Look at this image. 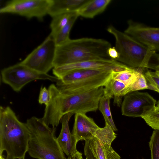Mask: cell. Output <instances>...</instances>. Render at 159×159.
<instances>
[{
	"mask_svg": "<svg viewBox=\"0 0 159 159\" xmlns=\"http://www.w3.org/2000/svg\"><path fill=\"white\" fill-rule=\"evenodd\" d=\"M48 89L50 100L46 106L42 119L47 125H51L52 127H57L62 117L68 113L85 114L96 111L104 93L103 86L72 94L62 93L53 84H51Z\"/></svg>",
	"mask_w": 159,
	"mask_h": 159,
	"instance_id": "cell-1",
	"label": "cell"
},
{
	"mask_svg": "<svg viewBox=\"0 0 159 159\" xmlns=\"http://www.w3.org/2000/svg\"><path fill=\"white\" fill-rule=\"evenodd\" d=\"M30 132L9 106L0 107V155L5 151L6 159L25 158Z\"/></svg>",
	"mask_w": 159,
	"mask_h": 159,
	"instance_id": "cell-2",
	"label": "cell"
},
{
	"mask_svg": "<svg viewBox=\"0 0 159 159\" xmlns=\"http://www.w3.org/2000/svg\"><path fill=\"white\" fill-rule=\"evenodd\" d=\"M111 47L109 42L102 39H70L57 46L54 68L88 60H112L108 53Z\"/></svg>",
	"mask_w": 159,
	"mask_h": 159,
	"instance_id": "cell-3",
	"label": "cell"
},
{
	"mask_svg": "<svg viewBox=\"0 0 159 159\" xmlns=\"http://www.w3.org/2000/svg\"><path fill=\"white\" fill-rule=\"evenodd\" d=\"M115 40L119 56L116 61L133 68L159 70V54L112 25L107 29Z\"/></svg>",
	"mask_w": 159,
	"mask_h": 159,
	"instance_id": "cell-4",
	"label": "cell"
},
{
	"mask_svg": "<svg viewBox=\"0 0 159 159\" xmlns=\"http://www.w3.org/2000/svg\"><path fill=\"white\" fill-rule=\"evenodd\" d=\"M30 132L27 152L38 159H66L56 136V127L50 128L42 118L33 116L26 123Z\"/></svg>",
	"mask_w": 159,
	"mask_h": 159,
	"instance_id": "cell-5",
	"label": "cell"
},
{
	"mask_svg": "<svg viewBox=\"0 0 159 159\" xmlns=\"http://www.w3.org/2000/svg\"><path fill=\"white\" fill-rule=\"evenodd\" d=\"M1 75L2 82L17 92L20 91L27 84L35 80H49L56 83L59 80L55 76L39 72L20 63L3 69Z\"/></svg>",
	"mask_w": 159,
	"mask_h": 159,
	"instance_id": "cell-6",
	"label": "cell"
},
{
	"mask_svg": "<svg viewBox=\"0 0 159 159\" xmlns=\"http://www.w3.org/2000/svg\"><path fill=\"white\" fill-rule=\"evenodd\" d=\"M56 45L49 34L20 63L39 72L47 74L53 67Z\"/></svg>",
	"mask_w": 159,
	"mask_h": 159,
	"instance_id": "cell-7",
	"label": "cell"
},
{
	"mask_svg": "<svg viewBox=\"0 0 159 159\" xmlns=\"http://www.w3.org/2000/svg\"><path fill=\"white\" fill-rule=\"evenodd\" d=\"M52 0H11L0 9L1 13H11L28 19L33 17L42 20L48 14Z\"/></svg>",
	"mask_w": 159,
	"mask_h": 159,
	"instance_id": "cell-8",
	"label": "cell"
},
{
	"mask_svg": "<svg viewBox=\"0 0 159 159\" xmlns=\"http://www.w3.org/2000/svg\"><path fill=\"white\" fill-rule=\"evenodd\" d=\"M156 102V100L148 93L138 91L130 92L125 96L122 103V115L142 117L153 110Z\"/></svg>",
	"mask_w": 159,
	"mask_h": 159,
	"instance_id": "cell-9",
	"label": "cell"
},
{
	"mask_svg": "<svg viewBox=\"0 0 159 159\" xmlns=\"http://www.w3.org/2000/svg\"><path fill=\"white\" fill-rule=\"evenodd\" d=\"M126 65L113 60H90L53 68V74L58 78L72 70L81 69H97L118 72L127 69Z\"/></svg>",
	"mask_w": 159,
	"mask_h": 159,
	"instance_id": "cell-10",
	"label": "cell"
},
{
	"mask_svg": "<svg viewBox=\"0 0 159 159\" xmlns=\"http://www.w3.org/2000/svg\"><path fill=\"white\" fill-rule=\"evenodd\" d=\"M124 32L155 51H159V28L151 27L132 20Z\"/></svg>",
	"mask_w": 159,
	"mask_h": 159,
	"instance_id": "cell-11",
	"label": "cell"
},
{
	"mask_svg": "<svg viewBox=\"0 0 159 159\" xmlns=\"http://www.w3.org/2000/svg\"><path fill=\"white\" fill-rule=\"evenodd\" d=\"M85 141L84 153L86 159H121L111 145L103 143L96 137Z\"/></svg>",
	"mask_w": 159,
	"mask_h": 159,
	"instance_id": "cell-12",
	"label": "cell"
},
{
	"mask_svg": "<svg viewBox=\"0 0 159 159\" xmlns=\"http://www.w3.org/2000/svg\"><path fill=\"white\" fill-rule=\"evenodd\" d=\"M112 73L105 76L84 80L76 83L68 84H56V85L59 91L65 94L86 92L104 86L110 79Z\"/></svg>",
	"mask_w": 159,
	"mask_h": 159,
	"instance_id": "cell-13",
	"label": "cell"
},
{
	"mask_svg": "<svg viewBox=\"0 0 159 159\" xmlns=\"http://www.w3.org/2000/svg\"><path fill=\"white\" fill-rule=\"evenodd\" d=\"M99 127L93 119L85 113L75 114L72 134L78 141L93 137L96 130Z\"/></svg>",
	"mask_w": 159,
	"mask_h": 159,
	"instance_id": "cell-14",
	"label": "cell"
},
{
	"mask_svg": "<svg viewBox=\"0 0 159 159\" xmlns=\"http://www.w3.org/2000/svg\"><path fill=\"white\" fill-rule=\"evenodd\" d=\"M74 114L70 112L65 115L61 121V128L60 133L57 138L58 143L63 152L68 157L71 156L78 151L76 145L78 142L74 136L71 133L69 126V122Z\"/></svg>",
	"mask_w": 159,
	"mask_h": 159,
	"instance_id": "cell-15",
	"label": "cell"
},
{
	"mask_svg": "<svg viewBox=\"0 0 159 159\" xmlns=\"http://www.w3.org/2000/svg\"><path fill=\"white\" fill-rule=\"evenodd\" d=\"M113 71L97 69H81L69 71L60 78L57 84H68L111 74Z\"/></svg>",
	"mask_w": 159,
	"mask_h": 159,
	"instance_id": "cell-16",
	"label": "cell"
},
{
	"mask_svg": "<svg viewBox=\"0 0 159 159\" xmlns=\"http://www.w3.org/2000/svg\"><path fill=\"white\" fill-rule=\"evenodd\" d=\"M88 0H52L48 14L52 17L57 15L77 11Z\"/></svg>",
	"mask_w": 159,
	"mask_h": 159,
	"instance_id": "cell-17",
	"label": "cell"
},
{
	"mask_svg": "<svg viewBox=\"0 0 159 159\" xmlns=\"http://www.w3.org/2000/svg\"><path fill=\"white\" fill-rule=\"evenodd\" d=\"M111 0H88L77 11L79 16L93 18L102 13Z\"/></svg>",
	"mask_w": 159,
	"mask_h": 159,
	"instance_id": "cell-18",
	"label": "cell"
},
{
	"mask_svg": "<svg viewBox=\"0 0 159 159\" xmlns=\"http://www.w3.org/2000/svg\"><path fill=\"white\" fill-rule=\"evenodd\" d=\"M113 96L110 91L106 87L104 88V93L99 102L98 109L102 113L105 123H107L114 131H117L113 121L111 111L110 102Z\"/></svg>",
	"mask_w": 159,
	"mask_h": 159,
	"instance_id": "cell-19",
	"label": "cell"
},
{
	"mask_svg": "<svg viewBox=\"0 0 159 159\" xmlns=\"http://www.w3.org/2000/svg\"><path fill=\"white\" fill-rule=\"evenodd\" d=\"M104 87L108 89L112 93L114 98V103L119 107L121 105L122 98L126 94L127 86L111 77Z\"/></svg>",
	"mask_w": 159,
	"mask_h": 159,
	"instance_id": "cell-20",
	"label": "cell"
},
{
	"mask_svg": "<svg viewBox=\"0 0 159 159\" xmlns=\"http://www.w3.org/2000/svg\"><path fill=\"white\" fill-rule=\"evenodd\" d=\"M139 70V68L134 69L129 67L127 69L120 71H113L111 77L123 83L128 86L136 80Z\"/></svg>",
	"mask_w": 159,
	"mask_h": 159,
	"instance_id": "cell-21",
	"label": "cell"
},
{
	"mask_svg": "<svg viewBox=\"0 0 159 159\" xmlns=\"http://www.w3.org/2000/svg\"><path fill=\"white\" fill-rule=\"evenodd\" d=\"M77 12H74L65 26L54 37L56 46L61 45L69 40L71 30L77 18Z\"/></svg>",
	"mask_w": 159,
	"mask_h": 159,
	"instance_id": "cell-22",
	"label": "cell"
},
{
	"mask_svg": "<svg viewBox=\"0 0 159 159\" xmlns=\"http://www.w3.org/2000/svg\"><path fill=\"white\" fill-rule=\"evenodd\" d=\"M74 12L60 14L52 17L50 24L51 32L50 34L53 38L67 24Z\"/></svg>",
	"mask_w": 159,
	"mask_h": 159,
	"instance_id": "cell-23",
	"label": "cell"
},
{
	"mask_svg": "<svg viewBox=\"0 0 159 159\" xmlns=\"http://www.w3.org/2000/svg\"><path fill=\"white\" fill-rule=\"evenodd\" d=\"M100 141L107 145H111L112 141L116 138V134L111 126L105 123V126L97 129L93 134Z\"/></svg>",
	"mask_w": 159,
	"mask_h": 159,
	"instance_id": "cell-24",
	"label": "cell"
},
{
	"mask_svg": "<svg viewBox=\"0 0 159 159\" xmlns=\"http://www.w3.org/2000/svg\"><path fill=\"white\" fill-rule=\"evenodd\" d=\"M143 69L139 68L136 80L132 84L127 86L126 91V94L131 92L147 89V81L144 75L142 73Z\"/></svg>",
	"mask_w": 159,
	"mask_h": 159,
	"instance_id": "cell-25",
	"label": "cell"
},
{
	"mask_svg": "<svg viewBox=\"0 0 159 159\" xmlns=\"http://www.w3.org/2000/svg\"><path fill=\"white\" fill-rule=\"evenodd\" d=\"M141 117L154 130H159V107L156 106L151 112Z\"/></svg>",
	"mask_w": 159,
	"mask_h": 159,
	"instance_id": "cell-26",
	"label": "cell"
},
{
	"mask_svg": "<svg viewBox=\"0 0 159 159\" xmlns=\"http://www.w3.org/2000/svg\"><path fill=\"white\" fill-rule=\"evenodd\" d=\"M149 145L151 159H159V130H154L150 137Z\"/></svg>",
	"mask_w": 159,
	"mask_h": 159,
	"instance_id": "cell-27",
	"label": "cell"
},
{
	"mask_svg": "<svg viewBox=\"0 0 159 159\" xmlns=\"http://www.w3.org/2000/svg\"><path fill=\"white\" fill-rule=\"evenodd\" d=\"M50 100V95L48 89L45 87L42 86L40 88L39 97V102L40 104L48 105Z\"/></svg>",
	"mask_w": 159,
	"mask_h": 159,
	"instance_id": "cell-28",
	"label": "cell"
},
{
	"mask_svg": "<svg viewBox=\"0 0 159 159\" xmlns=\"http://www.w3.org/2000/svg\"><path fill=\"white\" fill-rule=\"evenodd\" d=\"M144 75L147 81L154 85L158 89L159 92V76L156 74L155 72H152L149 70L146 71Z\"/></svg>",
	"mask_w": 159,
	"mask_h": 159,
	"instance_id": "cell-29",
	"label": "cell"
},
{
	"mask_svg": "<svg viewBox=\"0 0 159 159\" xmlns=\"http://www.w3.org/2000/svg\"><path fill=\"white\" fill-rule=\"evenodd\" d=\"M109 56L113 60L116 61L119 57V53L115 47H111L108 50Z\"/></svg>",
	"mask_w": 159,
	"mask_h": 159,
	"instance_id": "cell-30",
	"label": "cell"
},
{
	"mask_svg": "<svg viewBox=\"0 0 159 159\" xmlns=\"http://www.w3.org/2000/svg\"><path fill=\"white\" fill-rule=\"evenodd\" d=\"M82 154L78 151L73 155L69 157L68 159H83L82 157Z\"/></svg>",
	"mask_w": 159,
	"mask_h": 159,
	"instance_id": "cell-31",
	"label": "cell"
},
{
	"mask_svg": "<svg viewBox=\"0 0 159 159\" xmlns=\"http://www.w3.org/2000/svg\"><path fill=\"white\" fill-rule=\"evenodd\" d=\"M147 89H151L155 91H156L159 93V90L153 84H151L147 81Z\"/></svg>",
	"mask_w": 159,
	"mask_h": 159,
	"instance_id": "cell-32",
	"label": "cell"
},
{
	"mask_svg": "<svg viewBox=\"0 0 159 159\" xmlns=\"http://www.w3.org/2000/svg\"><path fill=\"white\" fill-rule=\"evenodd\" d=\"M155 72L159 76V70H156Z\"/></svg>",
	"mask_w": 159,
	"mask_h": 159,
	"instance_id": "cell-33",
	"label": "cell"
},
{
	"mask_svg": "<svg viewBox=\"0 0 159 159\" xmlns=\"http://www.w3.org/2000/svg\"><path fill=\"white\" fill-rule=\"evenodd\" d=\"M157 106L159 107V100L157 101Z\"/></svg>",
	"mask_w": 159,
	"mask_h": 159,
	"instance_id": "cell-34",
	"label": "cell"
},
{
	"mask_svg": "<svg viewBox=\"0 0 159 159\" xmlns=\"http://www.w3.org/2000/svg\"><path fill=\"white\" fill-rule=\"evenodd\" d=\"M0 159H5L3 157V156H2V157H0Z\"/></svg>",
	"mask_w": 159,
	"mask_h": 159,
	"instance_id": "cell-35",
	"label": "cell"
},
{
	"mask_svg": "<svg viewBox=\"0 0 159 159\" xmlns=\"http://www.w3.org/2000/svg\"><path fill=\"white\" fill-rule=\"evenodd\" d=\"M16 159H25L24 158H17Z\"/></svg>",
	"mask_w": 159,
	"mask_h": 159,
	"instance_id": "cell-36",
	"label": "cell"
}]
</instances>
